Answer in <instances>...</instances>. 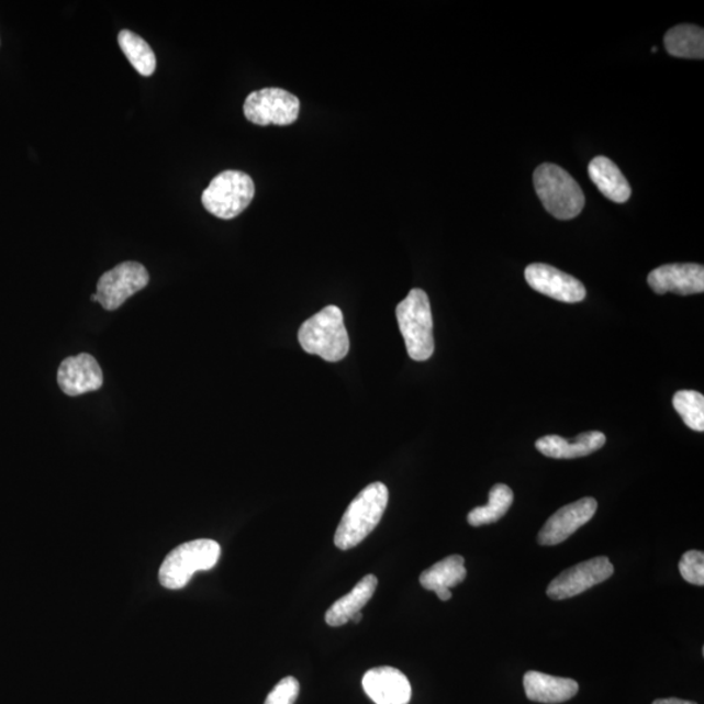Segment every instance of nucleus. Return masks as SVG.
<instances>
[{
	"label": "nucleus",
	"instance_id": "nucleus-19",
	"mask_svg": "<svg viewBox=\"0 0 704 704\" xmlns=\"http://www.w3.org/2000/svg\"><path fill=\"white\" fill-rule=\"evenodd\" d=\"M589 174L594 185L606 199L624 204L632 197V187L622 170L610 158L596 157L589 165Z\"/></svg>",
	"mask_w": 704,
	"mask_h": 704
},
{
	"label": "nucleus",
	"instance_id": "nucleus-26",
	"mask_svg": "<svg viewBox=\"0 0 704 704\" xmlns=\"http://www.w3.org/2000/svg\"><path fill=\"white\" fill-rule=\"evenodd\" d=\"M652 704H696V703L679 700V699H666V700H657Z\"/></svg>",
	"mask_w": 704,
	"mask_h": 704
},
{
	"label": "nucleus",
	"instance_id": "nucleus-18",
	"mask_svg": "<svg viewBox=\"0 0 704 704\" xmlns=\"http://www.w3.org/2000/svg\"><path fill=\"white\" fill-rule=\"evenodd\" d=\"M378 578L373 574L362 578L346 596L340 597L327 610L325 615L326 624L338 627L351 622L353 617L371 601L376 589H378Z\"/></svg>",
	"mask_w": 704,
	"mask_h": 704
},
{
	"label": "nucleus",
	"instance_id": "nucleus-16",
	"mask_svg": "<svg viewBox=\"0 0 704 704\" xmlns=\"http://www.w3.org/2000/svg\"><path fill=\"white\" fill-rule=\"evenodd\" d=\"M527 699L533 702L557 704L574 696L580 690L578 682L571 679L555 678L541 672H527L524 679Z\"/></svg>",
	"mask_w": 704,
	"mask_h": 704
},
{
	"label": "nucleus",
	"instance_id": "nucleus-14",
	"mask_svg": "<svg viewBox=\"0 0 704 704\" xmlns=\"http://www.w3.org/2000/svg\"><path fill=\"white\" fill-rule=\"evenodd\" d=\"M361 685L376 704H409L411 700L410 681L393 667L371 669L362 678Z\"/></svg>",
	"mask_w": 704,
	"mask_h": 704
},
{
	"label": "nucleus",
	"instance_id": "nucleus-9",
	"mask_svg": "<svg viewBox=\"0 0 704 704\" xmlns=\"http://www.w3.org/2000/svg\"><path fill=\"white\" fill-rule=\"evenodd\" d=\"M613 571L615 568L608 557H595V559L583 561L556 577L548 585L547 595L552 601H565V599L581 595L584 591L610 580Z\"/></svg>",
	"mask_w": 704,
	"mask_h": 704
},
{
	"label": "nucleus",
	"instance_id": "nucleus-25",
	"mask_svg": "<svg viewBox=\"0 0 704 704\" xmlns=\"http://www.w3.org/2000/svg\"><path fill=\"white\" fill-rule=\"evenodd\" d=\"M299 692H301V685H299L297 679L289 675V678L278 682L276 688L271 690L265 704H294Z\"/></svg>",
	"mask_w": 704,
	"mask_h": 704
},
{
	"label": "nucleus",
	"instance_id": "nucleus-12",
	"mask_svg": "<svg viewBox=\"0 0 704 704\" xmlns=\"http://www.w3.org/2000/svg\"><path fill=\"white\" fill-rule=\"evenodd\" d=\"M647 281L659 295L667 292L679 295L702 294L704 268L700 264H668L652 270Z\"/></svg>",
	"mask_w": 704,
	"mask_h": 704
},
{
	"label": "nucleus",
	"instance_id": "nucleus-1",
	"mask_svg": "<svg viewBox=\"0 0 704 704\" xmlns=\"http://www.w3.org/2000/svg\"><path fill=\"white\" fill-rule=\"evenodd\" d=\"M389 491L380 482L369 484L347 507L334 536V544L340 550L359 546L380 524L388 506Z\"/></svg>",
	"mask_w": 704,
	"mask_h": 704
},
{
	"label": "nucleus",
	"instance_id": "nucleus-23",
	"mask_svg": "<svg viewBox=\"0 0 704 704\" xmlns=\"http://www.w3.org/2000/svg\"><path fill=\"white\" fill-rule=\"evenodd\" d=\"M673 406L690 429L704 431V396L694 390H681L673 396Z\"/></svg>",
	"mask_w": 704,
	"mask_h": 704
},
{
	"label": "nucleus",
	"instance_id": "nucleus-24",
	"mask_svg": "<svg viewBox=\"0 0 704 704\" xmlns=\"http://www.w3.org/2000/svg\"><path fill=\"white\" fill-rule=\"evenodd\" d=\"M679 569L688 583L704 584V555L701 550H688L681 557Z\"/></svg>",
	"mask_w": 704,
	"mask_h": 704
},
{
	"label": "nucleus",
	"instance_id": "nucleus-2",
	"mask_svg": "<svg viewBox=\"0 0 704 704\" xmlns=\"http://www.w3.org/2000/svg\"><path fill=\"white\" fill-rule=\"evenodd\" d=\"M298 338L305 353L319 355L326 361L343 360L350 350L344 313L337 305H327L306 320Z\"/></svg>",
	"mask_w": 704,
	"mask_h": 704
},
{
	"label": "nucleus",
	"instance_id": "nucleus-10",
	"mask_svg": "<svg viewBox=\"0 0 704 704\" xmlns=\"http://www.w3.org/2000/svg\"><path fill=\"white\" fill-rule=\"evenodd\" d=\"M529 288L540 294L563 303H580L584 301L585 288L573 276L550 267L547 264H532L525 270Z\"/></svg>",
	"mask_w": 704,
	"mask_h": 704
},
{
	"label": "nucleus",
	"instance_id": "nucleus-8",
	"mask_svg": "<svg viewBox=\"0 0 704 704\" xmlns=\"http://www.w3.org/2000/svg\"><path fill=\"white\" fill-rule=\"evenodd\" d=\"M149 283V273L144 265L125 261L107 271L97 283V302L107 311H116L127 299Z\"/></svg>",
	"mask_w": 704,
	"mask_h": 704
},
{
	"label": "nucleus",
	"instance_id": "nucleus-5",
	"mask_svg": "<svg viewBox=\"0 0 704 704\" xmlns=\"http://www.w3.org/2000/svg\"><path fill=\"white\" fill-rule=\"evenodd\" d=\"M221 547L211 539H198L181 544L167 555L159 569V582L165 589L180 590L198 571L211 570L217 565Z\"/></svg>",
	"mask_w": 704,
	"mask_h": 704
},
{
	"label": "nucleus",
	"instance_id": "nucleus-28",
	"mask_svg": "<svg viewBox=\"0 0 704 704\" xmlns=\"http://www.w3.org/2000/svg\"><path fill=\"white\" fill-rule=\"evenodd\" d=\"M92 301L97 302V295L96 294L92 295Z\"/></svg>",
	"mask_w": 704,
	"mask_h": 704
},
{
	"label": "nucleus",
	"instance_id": "nucleus-6",
	"mask_svg": "<svg viewBox=\"0 0 704 704\" xmlns=\"http://www.w3.org/2000/svg\"><path fill=\"white\" fill-rule=\"evenodd\" d=\"M255 198V183L248 174L238 170H226L219 174L206 190L201 201L206 211L221 220L238 217Z\"/></svg>",
	"mask_w": 704,
	"mask_h": 704
},
{
	"label": "nucleus",
	"instance_id": "nucleus-11",
	"mask_svg": "<svg viewBox=\"0 0 704 704\" xmlns=\"http://www.w3.org/2000/svg\"><path fill=\"white\" fill-rule=\"evenodd\" d=\"M597 511L595 499L584 498L557 511L540 529V546H557L588 524Z\"/></svg>",
	"mask_w": 704,
	"mask_h": 704
},
{
	"label": "nucleus",
	"instance_id": "nucleus-27",
	"mask_svg": "<svg viewBox=\"0 0 704 704\" xmlns=\"http://www.w3.org/2000/svg\"><path fill=\"white\" fill-rule=\"evenodd\" d=\"M361 618H362V615H361V613L359 612V613H357V615H355V616L353 617L351 622H353V623H355V624H359V623L361 622Z\"/></svg>",
	"mask_w": 704,
	"mask_h": 704
},
{
	"label": "nucleus",
	"instance_id": "nucleus-3",
	"mask_svg": "<svg viewBox=\"0 0 704 704\" xmlns=\"http://www.w3.org/2000/svg\"><path fill=\"white\" fill-rule=\"evenodd\" d=\"M395 315L409 357L415 361L428 360L435 351V338L427 292L421 289L411 290L396 305Z\"/></svg>",
	"mask_w": 704,
	"mask_h": 704
},
{
	"label": "nucleus",
	"instance_id": "nucleus-15",
	"mask_svg": "<svg viewBox=\"0 0 704 704\" xmlns=\"http://www.w3.org/2000/svg\"><path fill=\"white\" fill-rule=\"evenodd\" d=\"M605 443L606 437L602 432L592 431L584 432L571 442L557 435H549L539 438L535 446L543 456L555 459H573L592 455V452L602 449Z\"/></svg>",
	"mask_w": 704,
	"mask_h": 704
},
{
	"label": "nucleus",
	"instance_id": "nucleus-21",
	"mask_svg": "<svg viewBox=\"0 0 704 704\" xmlns=\"http://www.w3.org/2000/svg\"><path fill=\"white\" fill-rule=\"evenodd\" d=\"M514 493L505 484H496L490 491V500L485 506H478L467 515V521L473 527L494 524L507 513L513 505Z\"/></svg>",
	"mask_w": 704,
	"mask_h": 704
},
{
	"label": "nucleus",
	"instance_id": "nucleus-17",
	"mask_svg": "<svg viewBox=\"0 0 704 704\" xmlns=\"http://www.w3.org/2000/svg\"><path fill=\"white\" fill-rule=\"evenodd\" d=\"M467 570L462 556H449L438 561L421 576V584L425 590L435 591L438 599L448 602L451 599V588L466 580Z\"/></svg>",
	"mask_w": 704,
	"mask_h": 704
},
{
	"label": "nucleus",
	"instance_id": "nucleus-4",
	"mask_svg": "<svg viewBox=\"0 0 704 704\" xmlns=\"http://www.w3.org/2000/svg\"><path fill=\"white\" fill-rule=\"evenodd\" d=\"M536 193L544 208L557 220H571L584 208V193L580 185L562 167L543 164L534 174Z\"/></svg>",
	"mask_w": 704,
	"mask_h": 704
},
{
	"label": "nucleus",
	"instance_id": "nucleus-13",
	"mask_svg": "<svg viewBox=\"0 0 704 704\" xmlns=\"http://www.w3.org/2000/svg\"><path fill=\"white\" fill-rule=\"evenodd\" d=\"M57 380L62 392L68 396L96 392L103 385V375L99 361L87 353L63 360Z\"/></svg>",
	"mask_w": 704,
	"mask_h": 704
},
{
	"label": "nucleus",
	"instance_id": "nucleus-22",
	"mask_svg": "<svg viewBox=\"0 0 704 704\" xmlns=\"http://www.w3.org/2000/svg\"><path fill=\"white\" fill-rule=\"evenodd\" d=\"M118 42H120L125 58L128 59L138 74L145 76V78H149L155 74L157 67L156 54L152 51L148 42L127 30L120 33Z\"/></svg>",
	"mask_w": 704,
	"mask_h": 704
},
{
	"label": "nucleus",
	"instance_id": "nucleus-7",
	"mask_svg": "<svg viewBox=\"0 0 704 704\" xmlns=\"http://www.w3.org/2000/svg\"><path fill=\"white\" fill-rule=\"evenodd\" d=\"M243 110L247 120L257 125H290L298 121L301 101L288 90L264 88L248 94Z\"/></svg>",
	"mask_w": 704,
	"mask_h": 704
},
{
	"label": "nucleus",
	"instance_id": "nucleus-20",
	"mask_svg": "<svg viewBox=\"0 0 704 704\" xmlns=\"http://www.w3.org/2000/svg\"><path fill=\"white\" fill-rule=\"evenodd\" d=\"M667 52L673 57L703 59L704 31L696 25H678L669 30L664 37Z\"/></svg>",
	"mask_w": 704,
	"mask_h": 704
}]
</instances>
